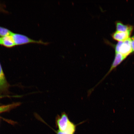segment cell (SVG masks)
Returning a JSON list of instances; mask_svg holds the SVG:
<instances>
[{
  "label": "cell",
  "mask_w": 134,
  "mask_h": 134,
  "mask_svg": "<svg viewBox=\"0 0 134 134\" xmlns=\"http://www.w3.org/2000/svg\"><path fill=\"white\" fill-rule=\"evenodd\" d=\"M55 123L59 130L68 134H74L77 126L79 125L75 124L71 122L68 115L64 112L62 113L61 115H57Z\"/></svg>",
  "instance_id": "cell-1"
},
{
  "label": "cell",
  "mask_w": 134,
  "mask_h": 134,
  "mask_svg": "<svg viewBox=\"0 0 134 134\" xmlns=\"http://www.w3.org/2000/svg\"><path fill=\"white\" fill-rule=\"evenodd\" d=\"M115 53H119L128 57L133 52L131 38L125 41L118 42L115 47Z\"/></svg>",
  "instance_id": "cell-2"
},
{
  "label": "cell",
  "mask_w": 134,
  "mask_h": 134,
  "mask_svg": "<svg viewBox=\"0 0 134 134\" xmlns=\"http://www.w3.org/2000/svg\"><path fill=\"white\" fill-rule=\"evenodd\" d=\"M12 36L16 46L23 45L29 43H36L47 46L50 43L49 42H44L41 40L38 41H35L24 35L19 34L13 33L12 35Z\"/></svg>",
  "instance_id": "cell-3"
},
{
  "label": "cell",
  "mask_w": 134,
  "mask_h": 134,
  "mask_svg": "<svg viewBox=\"0 0 134 134\" xmlns=\"http://www.w3.org/2000/svg\"><path fill=\"white\" fill-rule=\"evenodd\" d=\"M127 58V57L124 56V55L120 54V53H115L114 59L109 71L102 80L98 83V84L96 85L95 87L93 88V89L99 85L100 83L102 82L108 76V75L110 74V72L114 70L115 68H116L117 67L120 65Z\"/></svg>",
  "instance_id": "cell-4"
},
{
  "label": "cell",
  "mask_w": 134,
  "mask_h": 134,
  "mask_svg": "<svg viewBox=\"0 0 134 134\" xmlns=\"http://www.w3.org/2000/svg\"><path fill=\"white\" fill-rule=\"evenodd\" d=\"M9 86L10 85L7 81L0 63V93H7Z\"/></svg>",
  "instance_id": "cell-5"
},
{
  "label": "cell",
  "mask_w": 134,
  "mask_h": 134,
  "mask_svg": "<svg viewBox=\"0 0 134 134\" xmlns=\"http://www.w3.org/2000/svg\"><path fill=\"white\" fill-rule=\"evenodd\" d=\"M131 34L127 32L116 31L111 35L112 38L115 41H125L130 38Z\"/></svg>",
  "instance_id": "cell-6"
},
{
  "label": "cell",
  "mask_w": 134,
  "mask_h": 134,
  "mask_svg": "<svg viewBox=\"0 0 134 134\" xmlns=\"http://www.w3.org/2000/svg\"><path fill=\"white\" fill-rule=\"evenodd\" d=\"M116 31L122 32H127L132 34L133 29V26L132 25H125L121 22L116 21L115 22Z\"/></svg>",
  "instance_id": "cell-7"
},
{
  "label": "cell",
  "mask_w": 134,
  "mask_h": 134,
  "mask_svg": "<svg viewBox=\"0 0 134 134\" xmlns=\"http://www.w3.org/2000/svg\"><path fill=\"white\" fill-rule=\"evenodd\" d=\"M0 45L7 48H12L16 46L12 36L0 37Z\"/></svg>",
  "instance_id": "cell-8"
},
{
  "label": "cell",
  "mask_w": 134,
  "mask_h": 134,
  "mask_svg": "<svg viewBox=\"0 0 134 134\" xmlns=\"http://www.w3.org/2000/svg\"><path fill=\"white\" fill-rule=\"evenodd\" d=\"M13 33L7 28L0 26V36L1 37L12 36Z\"/></svg>",
  "instance_id": "cell-9"
},
{
  "label": "cell",
  "mask_w": 134,
  "mask_h": 134,
  "mask_svg": "<svg viewBox=\"0 0 134 134\" xmlns=\"http://www.w3.org/2000/svg\"><path fill=\"white\" fill-rule=\"evenodd\" d=\"M43 121V122H44V123L46 124V125H47L48 126H49L50 128H51L52 130L53 131H54L55 132V133H56V134H68L66 133H64V132H62L61 131H60L59 130H56L54 129H53V128H51V127L49 125H48V124H47L46 122H45L44 121Z\"/></svg>",
  "instance_id": "cell-10"
},
{
  "label": "cell",
  "mask_w": 134,
  "mask_h": 134,
  "mask_svg": "<svg viewBox=\"0 0 134 134\" xmlns=\"http://www.w3.org/2000/svg\"><path fill=\"white\" fill-rule=\"evenodd\" d=\"M131 43H132V49H133V51L134 52V40H131Z\"/></svg>",
  "instance_id": "cell-11"
},
{
  "label": "cell",
  "mask_w": 134,
  "mask_h": 134,
  "mask_svg": "<svg viewBox=\"0 0 134 134\" xmlns=\"http://www.w3.org/2000/svg\"><path fill=\"white\" fill-rule=\"evenodd\" d=\"M131 40H134V35L131 38Z\"/></svg>",
  "instance_id": "cell-12"
},
{
  "label": "cell",
  "mask_w": 134,
  "mask_h": 134,
  "mask_svg": "<svg viewBox=\"0 0 134 134\" xmlns=\"http://www.w3.org/2000/svg\"></svg>",
  "instance_id": "cell-13"
}]
</instances>
